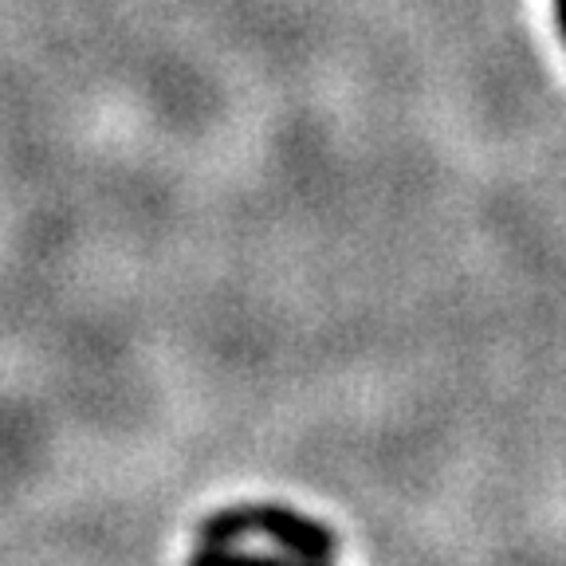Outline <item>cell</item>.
<instances>
[{"instance_id": "obj_1", "label": "cell", "mask_w": 566, "mask_h": 566, "mask_svg": "<svg viewBox=\"0 0 566 566\" xmlns=\"http://www.w3.org/2000/svg\"><path fill=\"white\" fill-rule=\"evenodd\" d=\"M248 535H268L283 555L303 558V563H327L338 555V535L327 523L311 520L287 504H237L212 512L197 527V539H201L197 558L229 555L232 543L248 539Z\"/></svg>"}, {"instance_id": "obj_2", "label": "cell", "mask_w": 566, "mask_h": 566, "mask_svg": "<svg viewBox=\"0 0 566 566\" xmlns=\"http://www.w3.org/2000/svg\"><path fill=\"white\" fill-rule=\"evenodd\" d=\"M555 4V24H558V40H563L566 48V0H551Z\"/></svg>"}]
</instances>
